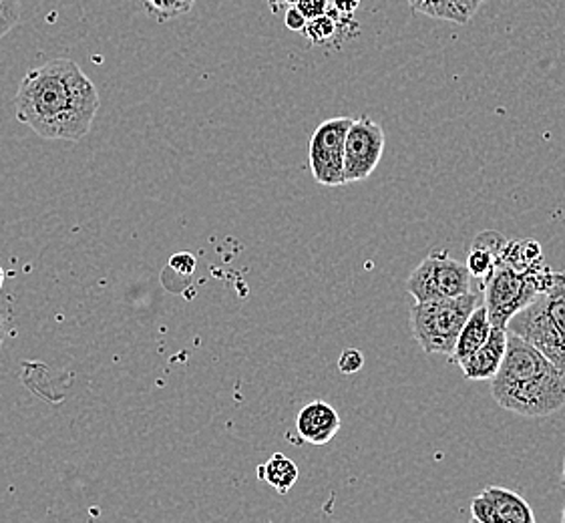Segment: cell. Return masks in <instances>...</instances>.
<instances>
[{
    "instance_id": "obj_1",
    "label": "cell",
    "mask_w": 565,
    "mask_h": 523,
    "mask_svg": "<svg viewBox=\"0 0 565 523\" xmlns=\"http://www.w3.org/2000/svg\"><path fill=\"white\" fill-rule=\"evenodd\" d=\"M95 83L73 58H53L24 75L14 97V114L43 139L81 141L99 111Z\"/></svg>"
},
{
    "instance_id": "obj_2",
    "label": "cell",
    "mask_w": 565,
    "mask_h": 523,
    "mask_svg": "<svg viewBox=\"0 0 565 523\" xmlns=\"http://www.w3.org/2000/svg\"><path fill=\"white\" fill-rule=\"evenodd\" d=\"M491 395L499 407L521 417H547L565 405V376L533 344L518 334L508 337V349Z\"/></svg>"
},
{
    "instance_id": "obj_3",
    "label": "cell",
    "mask_w": 565,
    "mask_h": 523,
    "mask_svg": "<svg viewBox=\"0 0 565 523\" xmlns=\"http://www.w3.org/2000/svg\"><path fill=\"white\" fill-rule=\"evenodd\" d=\"M505 329L533 344L565 376V273L550 292L513 314Z\"/></svg>"
},
{
    "instance_id": "obj_4",
    "label": "cell",
    "mask_w": 565,
    "mask_h": 523,
    "mask_svg": "<svg viewBox=\"0 0 565 523\" xmlns=\"http://www.w3.org/2000/svg\"><path fill=\"white\" fill-rule=\"evenodd\" d=\"M562 273H552L547 264H537L525 273H518L498 262L495 270L481 282L483 305L493 327H508L509 319L527 307L537 296L550 292Z\"/></svg>"
},
{
    "instance_id": "obj_5",
    "label": "cell",
    "mask_w": 565,
    "mask_h": 523,
    "mask_svg": "<svg viewBox=\"0 0 565 523\" xmlns=\"http://www.w3.org/2000/svg\"><path fill=\"white\" fill-rule=\"evenodd\" d=\"M479 305L481 296L473 290L445 300L417 302L411 310V330L418 346L427 354L451 356L459 332Z\"/></svg>"
},
{
    "instance_id": "obj_6",
    "label": "cell",
    "mask_w": 565,
    "mask_h": 523,
    "mask_svg": "<svg viewBox=\"0 0 565 523\" xmlns=\"http://www.w3.org/2000/svg\"><path fill=\"white\" fill-rule=\"evenodd\" d=\"M473 276L463 262L455 260L445 250H433L408 276L407 292L415 302L445 300L471 292Z\"/></svg>"
},
{
    "instance_id": "obj_7",
    "label": "cell",
    "mask_w": 565,
    "mask_h": 523,
    "mask_svg": "<svg viewBox=\"0 0 565 523\" xmlns=\"http://www.w3.org/2000/svg\"><path fill=\"white\" fill-rule=\"evenodd\" d=\"M351 124V117L327 119L310 137V171L320 185H344V139Z\"/></svg>"
},
{
    "instance_id": "obj_8",
    "label": "cell",
    "mask_w": 565,
    "mask_h": 523,
    "mask_svg": "<svg viewBox=\"0 0 565 523\" xmlns=\"http://www.w3.org/2000/svg\"><path fill=\"white\" fill-rule=\"evenodd\" d=\"M383 127L371 117L352 119L344 139V183L362 182L373 175L385 151Z\"/></svg>"
},
{
    "instance_id": "obj_9",
    "label": "cell",
    "mask_w": 565,
    "mask_h": 523,
    "mask_svg": "<svg viewBox=\"0 0 565 523\" xmlns=\"http://www.w3.org/2000/svg\"><path fill=\"white\" fill-rule=\"evenodd\" d=\"M471 517L479 523H535L532 505L520 493L495 485L471 501Z\"/></svg>"
},
{
    "instance_id": "obj_10",
    "label": "cell",
    "mask_w": 565,
    "mask_h": 523,
    "mask_svg": "<svg viewBox=\"0 0 565 523\" xmlns=\"http://www.w3.org/2000/svg\"><path fill=\"white\" fill-rule=\"evenodd\" d=\"M508 329L493 327L489 339L477 349L476 353L467 356L463 363H459L467 381H491L498 375L508 349Z\"/></svg>"
},
{
    "instance_id": "obj_11",
    "label": "cell",
    "mask_w": 565,
    "mask_h": 523,
    "mask_svg": "<svg viewBox=\"0 0 565 523\" xmlns=\"http://www.w3.org/2000/svg\"><path fill=\"white\" fill-rule=\"evenodd\" d=\"M296 429L308 444H330L340 431L339 413L324 401H312L298 413Z\"/></svg>"
},
{
    "instance_id": "obj_12",
    "label": "cell",
    "mask_w": 565,
    "mask_h": 523,
    "mask_svg": "<svg viewBox=\"0 0 565 523\" xmlns=\"http://www.w3.org/2000/svg\"><path fill=\"white\" fill-rule=\"evenodd\" d=\"M505 244H508V238L503 234L493 232V230L481 232L473 239L471 250L467 254V264L465 266H467L469 274L483 282L487 276L495 270L499 256H501V250H503Z\"/></svg>"
},
{
    "instance_id": "obj_13",
    "label": "cell",
    "mask_w": 565,
    "mask_h": 523,
    "mask_svg": "<svg viewBox=\"0 0 565 523\" xmlns=\"http://www.w3.org/2000/svg\"><path fill=\"white\" fill-rule=\"evenodd\" d=\"M491 329H493V324H491L489 314H487L486 305L481 302V305L471 312V317L467 319L463 329L459 332L449 361H451L452 364L463 363L467 356H471V354L476 353L477 349L489 339Z\"/></svg>"
},
{
    "instance_id": "obj_14",
    "label": "cell",
    "mask_w": 565,
    "mask_h": 523,
    "mask_svg": "<svg viewBox=\"0 0 565 523\" xmlns=\"http://www.w3.org/2000/svg\"><path fill=\"white\" fill-rule=\"evenodd\" d=\"M408 4L413 11L427 14L430 19L467 24L473 19L481 2L479 0H408Z\"/></svg>"
},
{
    "instance_id": "obj_15",
    "label": "cell",
    "mask_w": 565,
    "mask_h": 523,
    "mask_svg": "<svg viewBox=\"0 0 565 523\" xmlns=\"http://www.w3.org/2000/svg\"><path fill=\"white\" fill-rule=\"evenodd\" d=\"M298 476H300V471L295 461L282 453L271 456L264 466L258 467V478L282 495L295 488Z\"/></svg>"
},
{
    "instance_id": "obj_16",
    "label": "cell",
    "mask_w": 565,
    "mask_h": 523,
    "mask_svg": "<svg viewBox=\"0 0 565 523\" xmlns=\"http://www.w3.org/2000/svg\"><path fill=\"white\" fill-rule=\"evenodd\" d=\"M499 262L505 264L509 268H513V270H518V273H525L533 266L542 264V246L535 239H515V242H509L508 239V244L501 250Z\"/></svg>"
},
{
    "instance_id": "obj_17",
    "label": "cell",
    "mask_w": 565,
    "mask_h": 523,
    "mask_svg": "<svg viewBox=\"0 0 565 523\" xmlns=\"http://www.w3.org/2000/svg\"><path fill=\"white\" fill-rule=\"evenodd\" d=\"M195 2L198 0H141L146 12L158 23H168L171 19L192 11Z\"/></svg>"
},
{
    "instance_id": "obj_18",
    "label": "cell",
    "mask_w": 565,
    "mask_h": 523,
    "mask_svg": "<svg viewBox=\"0 0 565 523\" xmlns=\"http://www.w3.org/2000/svg\"><path fill=\"white\" fill-rule=\"evenodd\" d=\"M340 14L337 12L328 11L322 17H317L312 21L306 23L305 33L315 45H327L330 41L337 39L340 31Z\"/></svg>"
},
{
    "instance_id": "obj_19",
    "label": "cell",
    "mask_w": 565,
    "mask_h": 523,
    "mask_svg": "<svg viewBox=\"0 0 565 523\" xmlns=\"http://www.w3.org/2000/svg\"><path fill=\"white\" fill-rule=\"evenodd\" d=\"M21 0H0V41L21 21Z\"/></svg>"
},
{
    "instance_id": "obj_20",
    "label": "cell",
    "mask_w": 565,
    "mask_h": 523,
    "mask_svg": "<svg viewBox=\"0 0 565 523\" xmlns=\"http://www.w3.org/2000/svg\"><path fill=\"white\" fill-rule=\"evenodd\" d=\"M364 366V356L359 349H344L339 356V371L342 375H354Z\"/></svg>"
},
{
    "instance_id": "obj_21",
    "label": "cell",
    "mask_w": 565,
    "mask_h": 523,
    "mask_svg": "<svg viewBox=\"0 0 565 523\" xmlns=\"http://www.w3.org/2000/svg\"><path fill=\"white\" fill-rule=\"evenodd\" d=\"M295 7L305 14L308 21H312L317 17L327 14L328 9H330V0H298Z\"/></svg>"
},
{
    "instance_id": "obj_22",
    "label": "cell",
    "mask_w": 565,
    "mask_h": 523,
    "mask_svg": "<svg viewBox=\"0 0 565 523\" xmlns=\"http://www.w3.org/2000/svg\"><path fill=\"white\" fill-rule=\"evenodd\" d=\"M306 23H308V19H306L305 14L298 11L296 7H288L286 12H284V24H286V29L300 33V31H305Z\"/></svg>"
},
{
    "instance_id": "obj_23",
    "label": "cell",
    "mask_w": 565,
    "mask_h": 523,
    "mask_svg": "<svg viewBox=\"0 0 565 523\" xmlns=\"http://www.w3.org/2000/svg\"><path fill=\"white\" fill-rule=\"evenodd\" d=\"M170 266L175 273H181L183 276H192L195 270V260L192 254H178L170 260Z\"/></svg>"
},
{
    "instance_id": "obj_24",
    "label": "cell",
    "mask_w": 565,
    "mask_h": 523,
    "mask_svg": "<svg viewBox=\"0 0 565 523\" xmlns=\"http://www.w3.org/2000/svg\"><path fill=\"white\" fill-rule=\"evenodd\" d=\"M361 7V0H330L328 11L337 12L340 17H351Z\"/></svg>"
},
{
    "instance_id": "obj_25",
    "label": "cell",
    "mask_w": 565,
    "mask_h": 523,
    "mask_svg": "<svg viewBox=\"0 0 565 523\" xmlns=\"http://www.w3.org/2000/svg\"><path fill=\"white\" fill-rule=\"evenodd\" d=\"M266 2L270 4L271 12H280L286 7L284 0H266Z\"/></svg>"
},
{
    "instance_id": "obj_26",
    "label": "cell",
    "mask_w": 565,
    "mask_h": 523,
    "mask_svg": "<svg viewBox=\"0 0 565 523\" xmlns=\"http://www.w3.org/2000/svg\"><path fill=\"white\" fill-rule=\"evenodd\" d=\"M4 337H7V329H4V320L0 317V346H2V342H4Z\"/></svg>"
},
{
    "instance_id": "obj_27",
    "label": "cell",
    "mask_w": 565,
    "mask_h": 523,
    "mask_svg": "<svg viewBox=\"0 0 565 523\" xmlns=\"http://www.w3.org/2000/svg\"><path fill=\"white\" fill-rule=\"evenodd\" d=\"M2 285H4V270L0 268V290H2Z\"/></svg>"
},
{
    "instance_id": "obj_28",
    "label": "cell",
    "mask_w": 565,
    "mask_h": 523,
    "mask_svg": "<svg viewBox=\"0 0 565 523\" xmlns=\"http://www.w3.org/2000/svg\"><path fill=\"white\" fill-rule=\"evenodd\" d=\"M284 2H286V7H295L298 0H284Z\"/></svg>"
},
{
    "instance_id": "obj_29",
    "label": "cell",
    "mask_w": 565,
    "mask_h": 523,
    "mask_svg": "<svg viewBox=\"0 0 565 523\" xmlns=\"http://www.w3.org/2000/svg\"><path fill=\"white\" fill-rule=\"evenodd\" d=\"M562 488H565V457H564V471H562Z\"/></svg>"
},
{
    "instance_id": "obj_30",
    "label": "cell",
    "mask_w": 565,
    "mask_h": 523,
    "mask_svg": "<svg viewBox=\"0 0 565 523\" xmlns=\"http://www.w3.org/2000/svg\"><path fill=\"white\" fill-rule=\"evenodd\" d=\"M562 522L565 523V505H564V512H562Z\"/></svg>"
},
{
    "instance_id": "obj_31",
    "label": "cell",
    "mask_w": 565,
    "mask_h": 523,
    "mask_svg": "<svg viewBox=\"0 0 565 523\" xmlns=\"http://www.w3.org/2000/svg\"><path fill=\"white\" fill-rule=\"evenodd\" d=\"M479 2H486V0H479Z\"/></svg>"
}]
</instances>
